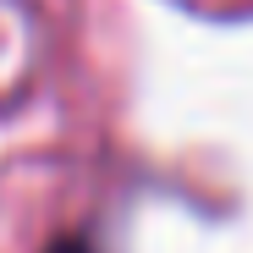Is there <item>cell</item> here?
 I'll return each mask as SVG.
<instances>
[{
  "instance_id": "obj_1",
  "label": "cell",
  "mask_w": 253,
  "mask_h": 253,
  "mask_svg": "<svg viewBox=\"0 0 253 253\" xmlns=\"http://www.w3.org/2000/svg\"><path fill=\"white\" fill-rule=\"evenodd\" d=\"M44 253H94L88 242H83V237H61V242H50Z\"/></svg>"
}]
</instances>
